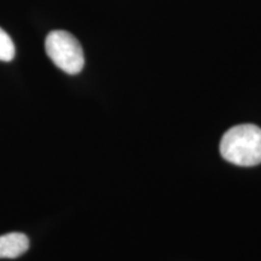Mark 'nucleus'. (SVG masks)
Here are the masks:
<instances>
[{
	"label": "nucleus",
	"instance_id": "1",
	"mask_svg": "<svg viewBox=\"0 0 261 261\" xmlns=\"http://www.w3.org/2000/svg\"><path fill=\"white\" fill-rule=\"evenodd\" d=\"M220 154L227 162L241 167L261 163V128L252 123L231 127L220 142Z\"/></svg>",
	"mask_w": 261,
	"mask_h": 261
},
{
	"label": "nucleus",
	"instance_id": "2",
	"mask_svg": "<svg viewBox=\"0 0 261 261\" xmlns=\"http://www.w3.org/2000/svg\"><path fill=\"white\" fill-rule=\"evenodd\" d=\"M45 50L50 60L64 73L75 75L83 70L84 51L77 39L65 31H52L45 40Z\"/></svg>",
	"mask_w": 261,
	"mask_h": 261
},
{
	"label": "nucleus",
	"instance_id": "3",
	"mask_svg": "<svg viewBox=\"0 0 261 261\" xmlns=\"http://www.w3.org/2000/svg\"><path fill=\"white\" fill-rule=\"evenodd\" d=\"M29 248V240L24 233L11 232L0 236V259H15Z\"/></svg>",
	"mask_w": 261,
	"mask_h": 261
},
{
	"label": "nucleus",
	"instance_id": "4",
	"mask_svg": "<svg viewBox=\"0 0 261 261\" xmlns=\"http://www.w3.org/2000/svg\"><path fill=\"white\" fill-rule=\"evenodd\" d=\"M15 57V45L4 29L0 28V61L10 62Z\"/></svg>",
	"mask_w": 261,
	"mask_h": 261
}]
</instances>
